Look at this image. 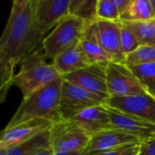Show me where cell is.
<instances>
[{
	"instance_id": "obj_31",
	"label": "cell",
	"mask_w": 155,
	"mask_h": 155,
	"mask_svg": "<svg viewBox=\"0 0 155 155\" xmlns=\"http://www.w3.org/2000/svg\"><path fill=\"white\" fill-rule=\"evenodd\" d=\"M83 151H54L53 155H81Z\"/></svg>"
},
{
	"instance_id": "obj_30",
	"label": "cell",
	"mask_w": 155,
	"mask_h": 155,
	"mask_svg": "<svg viewBox=\"0 0 155 155\" xmlns=\"http://www.w3.org/2000/svg\"><path fill=\"white\" fill-rule=\"evenodd\" d=\"M54 154V151L53 150L51 149V147H47V148H43V149H40L35 155H53Z\"/></svg>"
},
{
	"instance_id": "obj_14",
	"label": "cell",
	"mask_w": 155,
	"mask_h": 155,
	"mask_svg": "<svg viewBox=\"0 0 155 155\" xmlns=\"http://www.w3.org/2000/svg\"><path fill=\"white\" fill-rule=\"evenodd\" d=\"M139 142L140 140L138 137L122 130L112 128L92 134L83 153L116 149Z\"/></svg>"
},
{
	"instance_id": "obj_8",
	"label": "cell",
	"mask_w": 155,
	"mask_h": 155,
	"mask_svg": "<svg viewBox=\"0 0 155 155\" xmlns=\"http://www.w3.org/2000/svg\"><path fill=\"white\" fill-rule=\"evenodd\" d=\"M106 67L107 63H91L84 68L62 77L70 83L101 97L106 101L110 98L107 88Z\"/></svg>"
},
{
	"instance_id": "obj_20",
	"label": "cell",
	"mask_w": 155,
	"mask_h": 155,
	"mask_svg": "<svg viewBox=\"0 0 155 155\" xmlns=\"http://www.w3.org/2000/svg\"><path fill=\"white\" fill-rule=\"evenodd\" d=\"M49 128L30 140L7 150V155H35L40 149L49 147Z\"/></svg>"
},
{
	"instance_id": "obj_26",
	"label": "cell",
	"mask_w": 155,
	"mask_h": 155,
	"mask_svg": "<svg viewBox=\"0 0 155 155\" xmlns=\"http://www.w3.org/2000/svg\"><path fill=\"white\" fill-rule=\"evenodd\" d=\"M140 142L126 145L116 149L106 150L85 152L82 153L81 155H138L140 152Z\"/></svg>"
},
{
	"instance_id": "obj_6",
	"label": "cell",
	"mask_w": 155,
	"mask_h": 155,
	"mask_svg": "<svg viewBox=\"0 0 155 155\" xmlns=\"http://www.w3.org/2000/svg\"><path fill=\"white\" fill-rule=\"evenodd\" d=\"M106 79L110 98L129 97L146 93L145 88L125 63L115 61L107 63Z\"/></svg>"
},
{
	"instance_id": "obj_28",
	"label": "cell",
	"mask_w": 155,
	"mask_h": 155,
	"mask_svg": "<svg viewBox=\"0 0 155 155\" xmlns=\"http://www.w3.org/2000/svg\"><path fill=\"white\" fill-rule=\"evenodd\" d=\"M138 155H155V138L140 142Z\"/></svg>"
},
{
	"instance_id": "obj_2",
	"label": "cell",
	"mask_w": 155,
	"mask_h": 155,
	"mask_svg": "<svg viewBox=\"0 0 155 155\" xmlns=\"http://www.w3.org/2000/svg\"><path fill=\"white\" fill-rule=\"evenodd\" d=\"M62 82L63 77L60 76L48 86L23 99L22 103L5 129L37 119L51 122L61 120L58 106Z\"/></svg>"
},
{
	"instance_id": "obj_9",
	"label": "cell",
	"mask_w": 155,
	"mask_h": 155,
	"mask_svg": "<svg viewBox=\"0 0 155 155\" xmlns=\"http://www.w3.org/2000/svg\"><path fill=\"white\" fill-rule=\"evenodd\" d=\"M38 27L46 34L70 15L71 0H33Z\"/></svg>"
},
{
	"instance_id": "obj_18",
	"label": "cell",
	"mask_w": 155,
	"mask_h": 155,
	"mask_svg": "<svg viewBox=\"0 0 155 155\" xmlns=\"http://www.w3.org/2000/svg\"><path fill=\"white\" fill-rule=\"evenodd\" d=\"M137 38L140 46L155 45V18L141 21H120Z\"/></svg>"
},
{
	"instance_id": "obj_29",
	"label": "cell",
	"mask_w": 155,
	"mask_h": 155,
	"mask_svg": "<svg viewBox=\"0 0 155 155\" xmlns=\"http://www.w3.org/2000/svg\"><path fill=\"white\" fill-rule=\"evenodd\" d=\"M112 1L115 3V5L117 6L120 15H121L124 10L127 8V7L130 5V3L131 2V0H112Z\"/></svg>"
},
{
	"instance_id": "obj_12",
	"label": "cell",
	"mask_w": 155,
	"mask_h": 155,
	"mask_svg": "<svg viewBox=\"0 0 155 155\" xmlns=\"http://www.w3.org/2000/svg\"><path fill=\"white\" fill-rule=\"evenodd\" d=\"M51 124L49 120L37 119L0 130V149L8 150L16 147L50 128Z\"/></svg>"
},
{
	"instance_id": "obj_3",
	"label": "cell",
	"mask_w": 155,
	"mask_h": 155,
	"mask_svg": "<svg viewBox=\"0 0 155 155\" xmlns=\"http://www.w3.org/2000/svg\"><path fill=\"white\" fill-rule=\"evenodd\" d=\"M46 59L44 54L35 50L21 60L20 70L14 77L13 85L20 89L23 99L60 77L54 65L48 63Z\"/></svg>"
},
{
	"instance_id": "obj_23",
	"label": "cell",
	"mask_w": 155,
	"mask_h": 155,
	"mask_svg": "<svg viewBox=\"0 0 155 155\" xmlns=\"http://www.w3.org/2000/svg\"><path fill=\"white\" fill-rule=\"evenodd\" d=\"M14 69L15 68L0 55V103L6 101L7 94L13 85Z\"/></svg>"
},
{
	"instance_id": "obj_22",
	"label": "cell",
	"mask_w": 155,
	"mask_h": 155,
	"mask_svg": "<svg viewBox=\"0 0 155 155\" xmlns=\"http://www.w3.org/2000/svg\"><path fill=\"white\" fill-rule=\"evenodd\" d=\"M124 63L128 66L155 63V45L140 46L135 51L126 56Z\"/></svg>"
},
{
	"instance_id": "obj_16",
	"label": "cell",
	"mask_w": 155,
	"mask_h": 155,
	"mask_svg": "<svg viewBox=\"0 0 155 155\" xmlns=\"http://www.w3.org/2000/svg\"><path fill=\"white\" fill-rule=\"evenodd\" d=\"M52 64L60 76H65L88 67L91 62L86 55L81 41H78L58 55L53 59Z\"/></svg>"
},
{
	"instance_id": "obj_11",
	"label": "cell",
	"mask_w": 155,
	"mask_h": 155,
	"mask_svg": "<svg viewBox=\"0 0 155 155\" xmlns=\"http://www.w3.org/2000/svg\"><path fill=\"white\" fill-rule=\"evenodd\" d=\"M120 21H110L96 18V33L102 49L112 61L124 63L125 55L120 43Z\"/></svg>"
},
{
	"instance_id": "obj_5",
	"label": "cell",
	"mask_w": 155,
	"mask_h": 155,
	"mask_svg": "<svg viewBox=\"0 0 155 155\" xmlns=\"http://www.w3.org/2000/svg\"><path fill=\"white\" fill-rule=\"evenodd\" d=\"M91 135L72 120L61 119L49 128V145L53 151H83Z\"/></svg>"
},
{
	"instance_id": "obj_19",
	"label": "cell",
	"mask_w": 155,
	"mask_h": 155,
	"mask_svg": "<svg viewBox=\"0 0 155 155\" xmlns=\"http://www.w3.org/2000/svg\"><path fill=\"white\" fill-rule=\"evenodd\" d=\"M155 18L154 10L150 0H131L120 17V21H141Z\"/></svg>"
},
{
	"instance_id": "obj_32",
	"label": "cell",
	"mask_w": 155,
	"mask_h": 155,
	"mask_svg": "<svg viewBox=\"0 0 155 155\" xmlns=\"http://www.w3.org/2000/svg\"><path fill=\"white\" fill-rule=\"evenodd\" d=\"M150 4L152 6V8L154 10V14H155V0H150Z\"/></svg>"
},
{
	"instance_id": "obj_21",
	"label": "cell",
	"mask_w": 155,
	"mask_h": 155,
	"mask_svg": "<svg viewBox=\"0 0 155 155\" xmlns=\"http://www.w3.org/2000/svg\"><path fill=\"white\" fill-rule=\"evenodd\" d=\"M147 92L155 93V63L129 66Z\"/></svg>"
},
{
	"instance_id": "obj_25",
	"label": "cell",
	"mask_w": 155,
	"mask_h": 155,
	"mask_svg": "<svg viewBox=\"0 0 155 155\" xmlns=\"http://www.w3.org/2000/svg\"><path fill=\"white\" fill-rule=\"evenodd\" d=\"M120 12L112 0H98L97 9H96V18L119 21Z\"/></svg>"
},
{
	"instance_id": "obj_27",
	"label": "cell",
	"mask_w": 155,
	"mask_h": 155,
	"mask_svg": "<svg viewBox=\"0 0 155 155\" xmlns=\"http://www.w3.org/2000/svg\"><path fill=\"white\" fill-rule=\"evenodd\" d=\"M120 43H121V48L125 57L130 54L131 52L135 51L140 47V44L137 38H135V36L132 34V32L130 31L122 24H121V29H120Z\"/></svg>"
},
{
	"instance_id": "obj_15",
	"label": "cell",
	"mask_w": 155,
	"mask_h": 155,
	"mask_svg": "<svg viewBox=\"0 0 155 155\" xmlns=\"http://www.w3.org/2000/svg\"><path fill=\"white\" fill-rule=\"evenodd\" d=\"M72 120L91 136L96 132L112 129L110 114L104 103L82 110L77 114Z\"/></svg>"
},
{
	"instance_id": "obj_24",
	"label": "cell",
	"mask_w": 155,
	"mask_h": 155,
	"mask_svg": "<svg viewBox=\"0 0 155 155\" xmlns=\"http://www.w3.org/2000/svg\"><path fill=\"white\" fill-rule=\"evenodd\" d=\"M97 4L98 0H71L70 15L95 20Z\"/></svg>"
},
{
	"instance_id": "obj_34",
	"label": "cell",
	"mask_w": 155,
	"mask_h": 155,
	"mask_svg": "<svg viewBox=\"0 0 155 155\" xmlns=\"http://www.w3.org/2000/svg\"><path fill=\"white\" fill-rule=\"evenodd\" d=\"M146 92H147V91H146ZM148 93H149V94H150V95L154 99V101H155V93H151V92H148Z\"/></svg>"
},
{
	"instance_id": "obj_1",
	"label": "cell",
	"mask_w": 155,
	"mask_h": 155,
	"mask_svg": "<svg viewBox=\"0 0 155 155\" xmlns=\"http://www.w3.org/2000/svg\"><path fill=\"white\" fill-rule=\"evenodd\" d=\"M44 38L38 27L33 0H13L8 22L0 38V55L15 68Z\"/></svg>"
},
{
	"instance_id": "obj_4",
	"label": "cell",
	"mask_w": 155,
	"mask_h": 155,
	"mask_svg": "<svg viewBox=\"0 0 155 155\" xmlns=\"http://www.w3.org/2000/svg\"><path fill=\"white\" fill-rule=\"evenodd\" d=\"M91 21L93 20L69 15L58 22L42 41L45 57L53 60L58 55L80 41Z\"/></svg>"
},
{
	"instance_id": "obj_7",
	"label": "cell",
	"mask_w": 155,
	"mask_h": 155,
	"mask_svg": "<svg viewBox=\"0 0 155 155\" xmlns=\"http://www.w3.org/2000/svg\"><path fill=\"white\" fill-rule=\"evenodd\" d=\"M105 103L99 96L78 87L63 79L59 96V113L61 119L72 120L82 110Z\"/></svg>"
},
{
	"instance_id": "obj_13",
	"label": "cell",
	"mask_w": 155,
	"mask_h": 155,
	"mask_svg": "<svg viewBox=\"0 0 155 155\" xmlns=\"http://www.w3.org/2000/svg\"><path fill=\"white\" fill-rule=\"evenodd\" d=\"M105 104V103H104ZM111 120V127L138 137L140 142L155 138V124L131 114L112 109L105 104Z\"/></svg>"
},
{
	"instance_id": "obj_17",
	"label": "cell",
	"mask_w": 155,
	"mask_h": 155,
	"mask_svg": "<svg viewBox=\"0 0 155 155\" xmlns=\"http://www.w3.org/2000/svg\"><path fill=\"white\" fill-rule=\"evenodd\" d=\"M80 41L91 63H109L112 61L99 43L96 33V19L90 23Z\"/></svg>"
},
{
	"instance_id": "obj_33",
	"label": "cell",
	"mask_w": 155,
	"mask_h": 155,
	"mask_svg": "<svg viewBox=\"0 0 155 155\" xmlns=\"http://www.w3.org/2000/svg\"><path fill=\"white\" fill-rule=\"evenodd\" d=\"M0 155H7V150L0 149Z\"/></svg>"
},
{
	"instance_id": "obj_10",
	"label": "cell",
	"mask_w": 155,
	"mask_h": 155,
	"mask_svg": "<svg viewBox=\"0 0 155 155\" xmlns=\"http://www.w3.org/2000/svg\"><path fill=\"white\" fill-rule=\"evenodd\" d=\"M105 104L155 124V101L148 92L129 97L109 98Z\"/></svg>"
}]
</instances>
